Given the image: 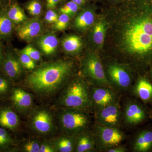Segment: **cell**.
I'll return each instance as SVG.
<instances>
[{"label":"cell","instance_id":"44dd1931","mask_svg":"<svg viewBox=\"0 0 152 152\" xmlns=\"http://www.w3.org/2000/svg\"><path fill=\"white\" fill-rule=\"evenodd\" d=\"M3 12L15 25L22 23L28 19L24 11L17 3H9L3 9Z\"/></svg>","mask_w":152,"mask_h":152},{"label":"cell","instance_id":"cb8c5ba5","mask_svg":"<svg viewBox=\"0 0 152 152\" xmlns=\"http://www.w3.org/2000/svg\"><path fill=\"white\" fill-rule=\"evenodd\" d=\"M62 45L64 51L69 54H78L82 50L83 43L82 39L78 36L71 35L63 40Z\"/></svg>","mask_w":152,"mask_h":152},{"label":"cell","instance_id":"ac0fdd59","mask_svg":"<svg viewBox=\"0 0 152 152\" xmlns=\"http://www.w3.org/2000/svg\"><path fill=\"white\" fill-rule=\"evenodd\" d=\"M92 132L88 130L81 133L76 137L75 152L96 151Z\"/></svg>","mask_w":152,"mask_h":152},{"label":"cell","instance_id":"4fadbf2b","mask_svg":"<svg viewBox=\"0 0 152 152\" xmlns=\"http://www.w3.org/2000/svg\"><path fill=\"white\" fill-rule=\"evenodd\" d=\"M108 28V23L103 15L97 17L95 23L90 29V42L92 51L96 52L103 49Z\"/></svg>","mask_w":152,"mask_h":152},{"label":"cell","instance_id":"f1b7e54d","mask_svg":"<svg viewBox=\"0 0 152 152\" xmlns=\"http://www.w3.org/2000/svg\"><path fill=\"white\" fill-rule=\"evenodd\" d=\"M79 7H80L77 4L71 1L68 2L61 7L60 9V12L61 13L66 14L70 18H72L77 13Z\"/></svg>","mask_w":152,"mask_h":152},{"label":"cell","instance_id":"4dcf8cb0","mask_svg":"<svg viewBox=\"0 0 152 152\" xmlns=\"http://www.w3.org/2000/svg\"><path fill=\"white\" fill-rule=\"evenodd\" d=\"M70 18L68 15L61 13V15L59 16L58 20L55 23V28L60 31L65 29L69 24Z\"/></svg>","mask_w":152,"mask_h":152},{"label":"cell","instance_id":"9c48e42d","mask_svg":"<svg viewBox=\"0 0 152 152\" xmlns=\"http://www.w3.org/2000/svg\"><path fill=\"white\" fill-rule=\"evenodd\" d=\"M90 99L95 113L119 100L118 94L112 87L89 86Z\"/></svg>","mask_w":152,"mask_h":152},{"label":"cell","instance_id":"1f68e13d","mask_svg":"<svg viewBox=\"0 0 152 152\" xmlns=\"http://www.w3.org/2000/svg\"><path fill=\"white\" fill-rule=\"evenodd\" d=\"M20 52L28 55L35 61H37L41 60L40 53L37 50L31 46L28 45L25 47Z\"/></svg>","mask_w":152,"mask_h":152},{"label":"cell","instance_id":"e0dca14e","mask_svg":"<svg viewBox=\"0 0 152 152\" xmlns=\"http://www.w3.org/2000/svg\"><path fill=\"white\" fill-rule=\"evenodd\" d=\"M95 8H88L79 13L75 20V26L78 30L85 31L92 27L97 19Z\"/></svg>","mask_w":152,"mask_h":152},{"label":"cell","instance_id":"603a6c76","mask_svg":"<svg viewBox=\"0 0 152 152\" xmlns=\"http://www.w3.org/2000/svg\"><path fill=\"white\" fill-rule=\"evenodd\" d=\"M38 44L45 55L50 56L56 52L58 41L55 34H50L41 37L38 41Z\"/></svg>","mask_w":152,"mask_h":152},{"label":"cell","instance_id":"7c38bea8","mask_svg":"<svg viewBox=\"0 0 152 152\" xmlns=\"http://www.w3.org/2000/svg\"><path fill=\"white\" fill-rule=\"evenodd\" d=\"M23 68L18 56L9 49L5 51L0 69L4 75L15 83L21 77Z\"/></svg>","mask_w":152,"mask_h":152},{"label":"cell","instance_id":"9a60e30c","mask_svg":"<svg viewBox=\"0 0 152 152\" xmlns=\"http://www.w3.org/2000/svg\"><path fill=\"white\" fill-rule=\"evenodd\" d=\"M42 24L37 18L32 19L15 28L17 36L22 40L30 42L42 32Z\"/></svg>","mask_w":152,"mask_h":152},{"label":"cell","instance_id":"74e56055","mask_svg":"<svg viewBox=\"0 0 152 152\" xmlns=\"http://www.w3.org/2000/svg\"><path fill=\"white\" fill-rule=\"evenodd\" d=\"M5 53V51L4 50L2 44L0 40V69L4 59Z\"/></svg>","mask_w":152,"mask_h":152},{"label":"cell","instance_id":"ee69618b","mask_svg":"<svg viewBox=\"0 0 152 152\" xmlns=\"http://www.w3.org/2000/svg\"><path fill=\"white\" fill-rule=\"evenodd\" d=\"M150 1H152V0H150Z\"/></svg>","mask_w":152,"mask_h":152},{"label":"cell","instance_id":"83f0119b","mask_svg":"<svg viewBox=\"0 0 152 152\" xmlns=\"http://www.w3.org/2000/svg\"><path fill=\"white\" fill-rule=\"evenodd\" d=\"M41 142L37 139L28 140L22 145V151L25 152H39Z\"/></svg>","mask_w":152,"mask_h":152},{"label":"cell","instance_id":"52a82bcc","mask_svg":"<svg viewBox=\"0 0 152 152\" xmlns=\"http://www.w3.org/2000/svg\"><path fill=\"white\" fill-rule=\"evenodd\" d=\"M30 113L28 123L34 132L44 137L51 135L56 132L57 128L54 115L48 109L38 107Z\"/></svg>","mask_w":152,"mask_h":152},{"label":"cell","instance_id":"7a4b0ae2","mask_svg":"<svg viewBox=\"0 0 152 152\" xmlns=\"http://www.w3.org/2000/svg\"><path fill=\"white\" fill-rule=\"evenodd\" d=\"M75 68V62L71 60L42 64L27 76L23 86L39 97L52 96L60 92L72 79Z\"/></svg>","mask_w":152,"mask_h":152},{"label":"cell","instance_id":"5bb4252c","mask_svg":"<svg viewBox=\"0 0 152 152\" xmlns=\"http://www.w3.org/2000/svg\"><path fill=\"white\" fill-rule=\"evenodd\" d=\"M9 99L15 110L20 113H26L32 108V94L21 88L14 86Z\"/></svg>","mask_w":152,"mask_h":152},{"label":"cell","instance_id":"d590c367","mask_svg":"<svg viewBox=\"0 0 152 152\" xmlns=\"http://www.w3.org/2000/svg\"><path fill=\"white\" fill-rule=\"evenodd\" d=\"M127 151V149L125 146L120 145L110 148L106 152H126Z\"/></svg>","mask_w":152,"mask_h":152},{"label":"cell","instance_id":"5b68a950","mask_svg":"<svg viewBox=\"0 0 152 152\" xmlns=\"http://www.w3.org/2000/svg\"><path fill=\"white\" fill-rule=\"evenodd\" d=\"M81 71L82 76L90 85L112 88L107 78L103 64L96 52L91 51L86 55L81 61Z\"/></svg>","mask_w":152,"mask_h":152},{"label":"cell","instance_id":"60d3db41","mask_svg":"<svg viewBox=\"0 0 152 152\" xmlns=\"http://www.w3.org/2000/svg\"><path fill=\"white\" fill-rule=\"evenodd\" d=\"M3 9H4V7H3V6L1 5V4H0V13L2 12Z\"/></svg>","mask_w":152,"mask_h":152},{"label":"cell","instance_id":"ba28073f","mask_svg":"<svg viewBox=\"0 0 152 152\" xmlns=\"http://www.w3.org/2000/svg\"><path fill=\"white\" fill-rule=\"evenodd\" d=\"M98 151L105 152L121 145L126 139L124 133L119 128L107 127L95 124L92 132Z\"/></svg>","mask_w":152,"mask_h":152},{"label":"cell","instance_id":"836d02e7","mask_svg":"<svg viewBox=\"0 0 152 152\" xmlns=\"http://www.w3.org/2000/svg\"><path fill=\"white\" fill-rule=\"evenodd\" d=\"M39 152H57L52 140L41 142Z\"/></svg>","mask_w":152,"mask_h":152},{"label":"cell","instance_id":"d6986e66","mask_svg":"<svg viewBox=\"0 0 152 152\" xmlns=\"http://www.w3.org/2000/svg\"><path fill=\"white\" fill-rule=\"evenodd\" d=\"M132 145L134 151H150L152 150V130H145L140 132L134 139Z\"/></svg>","mask_w":152,"mask_h":152},{"label":"cell","instance_id":"3957f363","mask_svg":"<svg viewBox=\"0 0 152 152\" xmlns=\"http://www.w3.org/2000/svg\"><path fill=\"white\" fill-rule=\"evenodd\" d=\"M89 84L83 76L73 77L60 92L55 106L59 108H74L89 111L92 110Z\"/></svg>","mask_w":152,"mask_h":152},{"label":"cell","instance_id":"2e32d148","mask_svg":"<svg viewBox=\"0 0 152 152\" xmlns=\"http://www.w3.org/2000/svg\"><path fill=\"white\" fill-rule=\"evenodd\" d=\"M20 119L12 108L9 106L0 107V127L9 130H16L20 125Z\"/></svg>","mask_w":152,"mask_h":152},{"label":"cell","instance_id":"f546056e","mask_svg":"<svg viewBox=\"0 0 152 152\" xmlns=\"http://www.w3.org/2000/svg\"><path fill=\"white\" fill-rule=\"evenodd\" d=\"M18 56L24 68L29 70H33L35 69V62L28 55L20 52Z\"/></svg>","mask_w":152,"mask_h":152},{"label":"cell","instance_id":"f35d334b","mask_svg":"<svg viewBox=\"0 0 152 152\" xmlns=\"http://www.w3.org/2000/svg\"><path fill=\"white\" fill-rule=\"evenodd\" d=\"M86 0H72V1L77 4L79 7L83 6L85 4Z\"/></svg>","mask_w":152,"mask_h":152},{"label":"cell","instance_id":"484cf974","mask_svg":"<svg viewBox=\"0 0 152 152\" xmlns=\"http://www.w3.org/2000/svg\"><path fill=\"white\" fill-rule=\"evenodd\" d=\"M15 142L7 129L0 127V152H9L14 150Z\"/></svg>","mask_w":152,"mask_h":152},{"label":"cell","instance_id":"b9f144b4","mask_svg":"<svg viewBox=\"0 0 152 152\" xmlns=\"http://www.w3.org/2000/svg\"><path fill=\"white\" fill-rule=\"evenodd\" d=\"M151 73H152V69H151Z\"/></svg>","mask_w":152,"mask_h":152},{"label":"cell","instance_id":"8fae6325","mask_svg":"<svg viewBox=\"0 0 152 152\" xmlns=\"http://www.w3.org/2000/svg\"><path fill=\"white\" fill-rule=\"evenodd\" d=\"M122 121L129 126L138 125L147 118V112L141 104L134 100L128 101L123 111Z\"/></svg>","mask_w":152,"mask_h":152},{"label":"cell","instance_id":"4316f807","mask_svg":"<svg viewBox=\"0 0 152 152\" xmlns=\"http://www.w3.org/2000/svg\"><path fill=\"white\" fill-rule=\"evenodd\" d=\"M14 87V83L0 70V99L9 98Z\"/></svg>","mask_w":152,"mask_h":152},{"label":"cell","instance_id":"8d00e7d4","mask_svg":"<svg viewBox=\"0 0 152 152\" xmlns=\"http://www.w3.org/2000/svg\"><path fill=\"white\" fill-rule=\"evenodd\" d=\"M47 7L49 10H52L56 7V6L62 0H46Z\"/></svg>","mask_w":152,"mask_h":152},{"label":"cell","instance_id":"30bf717a","mask_svg":"<svg viewBox=\"0 0 152 152\" xmlns=\"http://www.w3.org/2000/svg\"><path fill=\"white\" fill-rule=\"evenodd\" d=\"M96 124L107 127L119 128L122 121L119 100L95 113Z\"/></svg>","mask_w":152,"mask_h":152},{"label":"cell","instance_id":"277c9868","mask_svg":"<svg viewBox=\"0 0 152 152\" xmlns=\"http://www.w3.org/2000/svg\"><path fill=\"white\" fill-rule=\"evenodd\" d=\"M60 109L58 121L64 134L77 136L88 130L91 124L88 111L69 108Z\"/></svg>","mask_w":152,"mask_h":152},{"label":"cell","instance_id":"7402d4cb","mask_svg":"<svg viewBox=\"0 0 152 152\" xmlns=\"http://www.w3.org/2000/svg\"><path fill=\"white\" fill-rule=\"evenodd\" d=\"M76 137L64 134L52 140L57 152H74Z\"/></svg>","mask_w":152,"mask_h":152},{"label":"cell","instance_id":"ffe728a7","mask_svg":"<svg viewBox=\"0 0 152 152\" xmlns=\"http://www.w3.org/2000/svg\"><path fill=\"white\" fill-rule=\"evenodd\" d=\"M134 94L145 102L152 99V84L147 79L139 78L133 86Z\"/></svg>","mask_w":152,"mask_h":152},{"label":"cell","instance_id":"8992f818","mask_svg":"<svg viewBox=\"0 0 152 152\" xmlns=\"http://www.w3.org/2000/svg\"><path fill=\"white\" fill-rule=\"evenodd\" d=\"M104 66L107 78L114 89L126 91L132 86L134 72L129 66L114 60Z\"/></svg>","mask_w":152,"mask_h":152},{"label":"cell","instance_id":"e575fe53","mask_svg":"<svg viewBox=\"0 0 152 152\" xmlns=\"http://www.w3.org/2000/svg\"><path fill=\"white\" fill-rule=\"evenodd\" d=\"M58 14L52 10H49L47 11L45 16V19L48 23H55L58 18Z\"/></svg>","mask_w":152,"mask_h":152},{"label":"cell","instance_id":"7bdbcfd3","mask_svg":"<svg viewBox=\"0 0 152 152\" xmlns=\"http://www.w3.org/2000/svg\"><path fill=\"white\" fill-rule=\"evenodd\" d=\"M1 99H0V101H1Z\"/></svg>","mask_w":152,"mask_h":152},{"label":"cell","instance_id":"ab89813d","mask_svg":"<svg viewBox=\"0 0 152 152\" xmlns=\"http://www.w3.org/2000/svg\"><path fill=\"white\" fill-rule=\"evenodd\" d=\"M9 0H0V4H1L2 6H4V4L6 3V4H7V6L8 5V4H9V2H8Z\"/></svg>","mask_w":152,"mask_h":152},{"label":"cell","instance_id":"6da1fadb","mask_svg":"<svg viewBox=\"0 0 152 152\" xmlns=\"http://www.w3.org/2000/svg\"><path fill=\"white\" fill-rule=\"evenodd\" d=\"M104 45L114 59L134 72L152 61V9L127 5L107 11Z\"/></svg>","mask_w":152,"mask_h":152},{"label":"cell","instance_id":"d4e9b609","mask_svg":"<svg viewBox=\"0 0 152 152\" xmlns=\"http://www.w3.org/2000/svg\"><path fill=\"white\" fill-rule=\"evenodd\" d=\"M15 31V25L2 11L0 13V40H8Z\"/></svg>","mask_w":152,"mask_h":152},{"label":"cell","instance_id":"d6a6232c","mask_svg":"<svg viewBox=\"0 0 152 152\" xmlns=\"http://www.w3.org/2000/svg\"><path fill=\"white\" fill-rule=\"evenodd\" d=\"M26 8L32 15H39L42 12V5L37 1H33L30 2L27 6Z\"/></svg>","mask_w":152,"mask_h":152}]
</instances>
